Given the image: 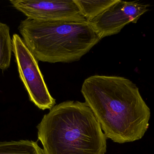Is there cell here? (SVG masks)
Returning a JSON list of instances; mask_svg holds the SVG:
<instances>
[{
    "instance_id": "cell-7",
    "label": "cell",
    "mask_w": 154,
    "mask_h": 154,
    "mask_svg": "<svg viewBox=\"0 0 154 154\" xmlns=\"http://www.w3.org/2000/svg\"><path fill=\"white\" fill-rule=\"evenodd\" d=\"M118 0H74L80 12L88 22L98 16Z\"/></svg>"
},
{
    "instance_id": "cell-1",
    "label": "cell",
    "mask_w": 154,
    "mask_h": 154,
    "mask_svg": "<svg viewBox=\"0 0 154 154\" xmlns=\"http://www.w3.org/2000/svg\"><path fill=\"white\" fill-rule=\"evenodd\" d=\"M82 94L107 138L118 143L143 138L151 113L138 87L119 76H91L84 80Z\"/></svg>"
},
{
    "instance_id": "cell-3",
    "label": "cell",
    "mask_w": 154,
    "mask_h": 154,
    "mask_svg": "<svg viewBox=\"0 0 154 154\" xmlns=\"http://www.w3.org/2000/svg\"><path fill=\"white\" fill-rule=\"evenodd\" d=\"M18 29L36 59L48 63L78 61L101 40L88 22L27 18L21 21Z\"/></svg>"
},
{
    "instance_id": "cell-8",
    "label": "cell",
    "mask_w": 154,
    "mask_h": 154,
    "mask_svg": "<svg viewBox=\"0 0 154 154\" xmlns=\"http://www.w3.org/2000/svg\"><path fill=\"white\" fill-rule=\"evenodd\" d=\"M0 154H43L36 142L29 140L0 142Z\"/></svg>"
},
{
    "instance_id": "cell-2",
    "label": "cell",
    "mask_w": 154,
    "mask_h": 154,
    "mask_svg": "<svg viewBox=\"0 0 154 154\" xmlns=\"http://www.w3.org/2000/svg\"><path fill=\"white\" fill-rule=\"evenodd\" d=\"M43 154H105L107 138L85 103L54 106L37 126Z\"/></svg>"
},
{
    "instance_id": "cell-5",
    "label": "cell",
    "mask_w": 154,
    "mask_h": 154,
    "mask_svg": "<svg viewBox=\"0 0 154 154\" xmlns=\"http://www.w3.org/2000/svg\"><path fill=\"white\" fill-rule=\"evenodd\" d=\"M27 18L47 21L88 22L74 0H11Z\"/></svg>"
},
{
    "instance_id": "cell-6",
    "label": "cell",
    "mask_w": 154,
    "mask_h": 154,
    "mask_svg": "<svg viewBox=\"0 0 154 154\" xmlns=\"http://www.w3.org/2000/svg\"><path fill=\"white\" fill-rule=\"evenodd\" d=\"M149 5L137 1L118 0L100 14L88 21L100 39L119 33L127 24L136 23L148 11Z\"/></svg>"
},
{
    "instance_id": "cell-4",
    "label": "cell",
    "mask_w": 154,
    "mask_h": 154,
    "mask_svg": "<svg viewBox=\"0 0 154 154\" xmlns=\"http://www.w3.org/2000/svg\"><path fill=\"white\" fill-rule=\"evenodd\" d=\"M14 53L21 80L29 94L30 100L40 109H51L56 100L50 93L40 70L38 61L18 34L12 37Z\"/></svg>"
},
{
    "instance_id": "cell-9",
    "label": "cell",
    "mask_w": 154,
    "mask_h": 154,
    "mask_svg": "<svg viewBox=\"0 0 154 154\" xmlns=\"http://www.w3.org/2000/svg\"><path fill=\"white\" fill-rule=\"evenodd\" d=\"M13 52L12 39L9 26L0 22V70H5L10 67Z\"/></svg>"
}]
</instances>
